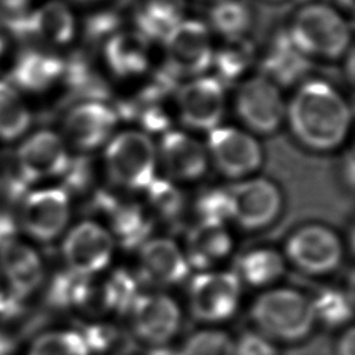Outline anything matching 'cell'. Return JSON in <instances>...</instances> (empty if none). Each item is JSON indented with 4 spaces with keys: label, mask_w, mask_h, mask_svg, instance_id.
I'll return each mask as SVG.
<instances>
[{
    "label": "cell",
    "mask_w": 355,
    "mask_h": 355,
    "mask_svg": "<svg viewBox=\"0 0 355 355\" xmlns=\"http://www.w3.org/2000/svg\"><path fill=\"white\" fill-rule=\"evenodd\" d=\"M288 122L308 148L326 151L340 146L351 126V108L327 82L308 80L291 98Z\"/></svg>",
    "instance_id": "obj_1"
},
{
    "label": "cell",
    "mask_w": 355,
    "mask_h": 355,
    "mask_svg": "<svg viewBox=\"0 0 355 355\" xmlns=\"http://www.w3.org/2000/svg\"><path fill=\"white\" fill-rule=\"evenodd\" d=\"M259 333L280 341H298L315 324L311 298L293 288H273L261 294L251 306Z\"/></svg>",
    "instance_id": "obj_2"
},
{
    "label": "cell",
    "mask_w": 355,
    "mask_h": 355,
    "mask_svg": "<svg viewBox=\"0 0 355 355\" xmlns=\"http://www.w3.org/2000/svg\"><path fill=\"white\" fill-rule=\"evenodd\" d=\"M288 36L306 57L337 58L349 46L351 28L333 7L309 4L294 17Z\"/></svg>",
    "instance_id": "obj_3"
},
{
    "label": "cell",
    "mask_w": 355,
    "mask_h": 355,
    "mask_svg": "<svg viewBox=\"0 0 355 355\" xmlns=\"http://www.w3.org/2000/svg\"><path fill=\"white\" fill-rule=\"evenodd\" d=\"M104 166L110 179L129 190H144L155 179L157 150L146 132L125 130L107 144Z\"/></svg>",
    "instance_id": "obj_4"
},
{
    "label": "cell",
    "mask_w": 355,
    "mask_h": 355,
    "mask_svg": "<svg viewBox=\"0 0 355 355\" xmlns=\"http://www.w3.org/2000/svg\"><path fill=\"white\" fill-rule=\"evenodd\" d=\"M241 282L232 272H202L189 287L191 315L205 323H219L229 319L237 309Z\"/></svg>",
    "instance_id": "obj_5"
},
{
    "label": "cell",
    "mask_w": 355,
    "mask_h": 355,
    "mask_svg": "<svg viewBox=\"0 0 355 355\" xmlns=\"http://www.w3.org/2000/svg\"><path fill=\"white\" fill-rule=\"evenodd\" d=\"M162 40L166 68L172 75L196 76L212 65L211 35L202 22L183 19Z\"/></svg>",
    "instance_id": "obj_6"
},
{
    "label": "cell",
    "mask_w": 355,
    "mask_h": 355,
    "mask_svg": "<svg viewBox=\"0 0 355 355\" xmlns=\"http://www.w3.org/2000/svg\"><path fill=\"white\" fill-rule=\"evenodd\" d=\"M115 240L103 225L85 220L72 227L62 241V258L69 272L94 276L112 259Z\"/></svg>",
    "instance_id": "obj_7"
},
{
    "label": "cell",
    "mask_w": 355,
    "mask_h": 355,
    "mask_svg": "<svg viewBox=\"0 0 355 355\" xmlns=\"http://www.w3.org/2000/svg\"><path fill=\"white\" fill-rule=\"evenodd\" d=\"M286 255L302 272L324 275L340 265L343 244L331 229L311 223L301 226L288 237Z\"/></svg>",
    "instance_id": "obj_8"
},
{
    "label": "cell",
    "mask_w": 355,
    "mask_h": 355,
    "mask_svg": "<svg viewBox=\"0 0 355 355\" xmlns=\"http://www.w3.org/2000/svg\"><path fill=\"white\" fill-rule=\"evenodd\" d=\"M229 191L230 218L244 229H261L280 214L282 193L269 179L255 178L239 182Z\"/></svg>",
    "instance_id": "obj_9"
},
{
    "label": "cell",
    "mask_w": 355,
    "mask_h": 355,
    "mask_svg": "<svg viewBox=\"0 0 355 355\" xmlns=\"http://www.w3.org/2000/svg\"><path fill=\"white\" fill-rule=\"evenodd\" d=\"M18 179L24 184L64 175L71 161L64 137L43 129L26 137L17 150Z\"/></svg>",
    "instance_id": "obj_10"
},
{
    "label": "cell",
    "mask_w": 355,
    "mask_h": 355,
    "mask_svg": "<svg viewBox=\"0 0 355 355\" xmlns=\"http://www.w3.org/2000/svg\"><path fill=\"white\" fill-rule=\"evenodd\" d=\"M236 110L245 126L262 135L277 130L286 115V104L277 85L263 75L250 78L241 85Z\"/></svg>",
    "instance_id": "obj_11"
},
{
    "label": "cell",
    "mask_w": 355,
    "mask_h": 355,
    "mask_svg": "<svg viewBox=\"0 0 355 355\" xmlns=\"http://www.w3.org/2000/svg\"><path fill=\"white\" fill-rule=\"evenodd\" d=\"M69 215L68 193L62 187H49L24 197L19 220L31 237L47 243L64 232Z\"/></svg>",
    "instance_id": "obj_12"
},
{
    "label": "cell",
    "mask_w": 355,
    "mask_h": 355,
    "mask_svg": "<svg viewBox=\"0 0 355 355\" xmlns=\"http://www.w3.org/2000/svg\"><path fill=\"white\" fill-rule=\"evenodd\" d=\"M207 154L229 178L250 175L262 164L259 143L250 133L230 126H216L209 130Z\"/></svg>",
    "instance_id": "obj_13"
},
{
    "label": "cell",
    "mask_w": 355,
    "mask_h": 355,
    "mask_svg": "<svg viewBox=\"0 0 355 355\" xmlns=\"http://www.w3.org/2000/svg\"><path fill=\"white\" fill-rule=\"evenodd\" d=\"M133 333L151 345L166 344L179 330L182 313L166 294H137L129 306Z\"/></svg>",
    "instance_id": "obj_14"
},
{
    "label": "cell",
    "mask_w": 355,
    "mask_h": 355,
    "mask_svg": "<svg viewBox=\"0 0 355 355\" xmlns=\"http://www.w3.org/2000/svg\"><path fill=\"white\" fill-rule=\"evenodd\" d=\"M182 122L193 129L212 130L225 111L222 82L215 78H194L183 85L176 96Z\"/></svg>",
    "instance_id": "obj_15"
},
{
    "label": "cell",
    "mask_w": 355,
    "mask_h": 355,
    "mask_svg": "<svg viewBox=\"0 0 355 355\" xmlns=\"http://www.w3.org/2000/svg\"><path fill=\"white\" fill-rule=\"evenodd\" d=\"M116 121V112L103 101H82L64 119V140L79 150H93L110 139Z\"/></svg>",
    "instance_id": "obj_16"
},
{
    "label": "cell",
    "mask_w": 355,
    "mask_h": 355,
    "mask_svg": "<svg viewBox=\"0 0 355 355\" xmlns=\"http://www.w3.org/2000/svg\"><path fill=\"white\" fill-rule=\"evenodd\" d=\"M189 268L184 252L171 239H150L140 245L139 269L154 284H178L187 277Z\"/></svg>",
    "instance_id": "obj_17"
},
{
    "label": "cell",
    "mask_w": 355,
    "mask_h": 355,
    "mask_svg": "<svg viewBox=\"0 0 355 355\" xmlns=\"http://www.w3.org/2000/svg\"><path fill=\"white\" fill-rule=\"evenodd\" d=\"M14 24L21 35L32 36L46 46H64L75 35V18L68 6L58 0L42 4Z\"/></svg>",
    "instance_id": "obj_18"
},
{
    "label": "cell",
    "mask_w": 355,
    "mask_h": 355,
    "mask_svg": "<svg viewBox=\"0 0 355 355\" xmlns=\"http://www.w3.org/2000/svg\"><path fill=\"white\" fill-rule=\"evenodd\" d=\"M159 158L169 178L175 180H197L208 166L205 147L183 132H166L162 136Z\"/></svg>",
    "instance_id": "obj_19"
},
{
    "label": "cell",
    "mask_w": 355,
    "mask_h": 355,
    "mask_svg": "<svg viewBox=\"0 0 355 355\" xmlns=\"http://www.w3.org/2000/svg\"><path fill=\"white\" fill-rule=\"evenodd\" d=\"M0 270L8 283V290L22 300L43 280L40 257L33 248L15 239L0 245Z\"/></svg>",
    "instance_id": "obj_20"
},
{
    "label": "cell",
    "mask_w": 355,
    "mask_h": 355,
    "mask_svg": "<svg viewBox=\"0 0 355 355\" xmlns=\"http://www.w3.org/2000/svg\"><path fill=\"white\" fill-rule=\"evenodd\" d=\"M233 248L225 223L198 222L187 234L184 257L189 266L207 270L223 261Z\"/></svg>",
    "instance_id": "obj_21"
},
{
    "label": "cell",
    "mask_w": 355,
    "mask_h": 355,
    "mask_svg": "<svg viewBox=\"0 0 355 355\" xmlns=\"http://www.w3.org/2000/svg\"><path fill=\"white\" fill-rule=\"evenodd\" d=\"M64 73V61L44 50H25L11 69V83L25 92H43Z\"/></svg>",
    "instance_id": "obj_22"
},
{
    "label": "cell",
    "mask_w": 355,
    "mask_h": 355,
    "mask_svg": "<svg viewBox=\"0 0 355 355\" xmlns=\"http://www.w3.org/2000/svg\"><path fill=\"white\" fill-rule=\"evenodd\" d=\"M105 60L119 76L137 75L148 65L150 39L139 31L116 32L105 44Z\"/></svg>",
    "instance_id": "obj_23"
},
{
    "label": "cell",
    "mask_w": 355,
    "mask_h": 355,
    "mask_svg": "<svg viewBox=\"0 0 355 355\" xmlns=\"http://www.w3.org/2000/svg\"><path fill=\"white\" fill-rule=\"evenodd\" d=\"M263 76L275 85H291L309 69L308 57L293 43L288 33L279 35L269 46L263 62Z\"/></svg>",
    "instance_id": "obj_24"
},
{
    "label": "cell",
    "mask_w": 355,
    "mask_h": 355,
    "mask_svg": "<svg viewBox=\"0 0 355 355\" xmlns=\"http://www.w3.org/2000/svg\"><path fill=\"white\" fill-rule=\"evenodd\" d=\"M104 211L110 216V233L126 247L143 244L150 233V218L146 211L133 202H118L104 200Z\"/></svg>",
    "instance_id": "obj_25"
},
{
    "label": "cell",
    "mask_w": 355,
    "mask_h": 355,
    "mask_svg": "<svg viewBox=\"0 0 355 355\" xmlns=\"http://www.w3.org/2000/svg\"><path fill=\"white\" fill-rule=\"evenodd\" d=\"M184 0H143L136 11L137 31L147 39H164L184 18Z\"/></svg>",
    "instance_id": "obj_26"
},
{
    "label": "cell",
    "mask_w": 355,
    "mask_h": 355,
    "mask_svg": "<svg viewBox=\"0 0 355 355\" xmlns=\"http://www.w3.org/2000/svg\"><path fill=\"white\" fill-rule=\"evenodd\" d=\"M284 272V259L273 248H255L239 258L236 276L239 280L262 287L276 282Z\"/></svg>",
    "instance_id": "obj_27"
},
{
    "label": "cell",
    "mask_w": 355,
    "mask_h": 355,
    "mask_svg": "<svg viewBox=\"0 0 355 355\" xmlns=\"http://www.w3.org/2000/svg\"><path fill=\"white\" fill-rule=\"evenodd\" d=\"M31 111L18 89L0 79V140L11 141L21 137L31 126Z\"/></svg>",
    "instance_id": "obj_28"
},
{
    "label": "cell",
    "mask_w": 355,
    "mask_h": 355,
    "mask_svg": "<svg viewBox=\"0 0 355 355\" xmlns=\"http://www.w3.org/2000/svg\"><path fill=\"white\" fill-rule=\"evenodd\" d=\"M252 60L254 46L244 36H240L226 39L225 44L214 51L212 64H215L220 79L230 82L241 76Z\"/></svg>",
    "instance_id": "obj_29"
},
{
    "label": "cell",
    "mask_w": 355,
    "mask_h": 355,
    "mask_svg": "<svg viewBox=\"0 0 355 355\" xmlns=\"http://www.w3.org/2000/svg\"><path fill=\"white\" fill-rule=\"evenodd\" d=\"M211 26L226 39L244 36L251 24L247 6L239 0H218L209 14Z\"/></svg>",
    "instance_id": "obj_30"
},
{
    "label": "cell",
    "mask_w": 355,
    "mask_h": 355,
    "mask_svg": "<svg viewBox=\"0 0 355 355\" xmlns=\"http://www.w3.org/2000/svg\"><path fill=\"white\" fill-rule=\"evenodd\" d=\"M311 302L315 320H320L330 327L347 323L352 313V298L341 290H322Z\"/></svg>",
    "instance_id": "obj_31"
},
{
    "label": "cell",
    "mask_w": 355,
    "mask_h": 355,
    "mask_svg": "<svg viewBox=\"0 0 355 355\" xmlns=\"http://www.w3.org/2000/svg\"><path fill=\"white\" fill-rule=\"evenodd\" d=\"M28 355H90V352L80 333L54 330L39 336Z\"/></svg>",
    "instance_id": "obj_32"
},
{
    "label": "cell",
    "mask_w": 355,
    "mask_h": 355,
    "mask_svg": "<svg viewBox=\"0 0 355 355\" xmlns=\"http://www.w3.org/2000/svg\"><path fill=\"white\" fill-rule=\"evenodd\" d=\"M144 190L147 193L148 207L155 216L171 220L180 215L184 201L182 193L172 182L154 179Z\"/></svg>",
    "instance_id": "obj_33"
},
{
    "label": "cell",
    "mask_w": 355,
    "mask_h": 355,
    "mask_svg": "<svg viewBox=\"0 0 355 355\" xmlns=\"http://www.w3.org/2000/svg\"><path fill=\"white\" fill-rule=\"evenodd\" d=\"M234 341L220 330L204 329L191 334L176 355H233Z\"/></svg>",
    "instance_id": "obj_34"
},
{
    "label": "cell",
    "mask_w": 355,
    "mask_h": 355,
    "mask_svg": "<svg viewBox=\"0 0 355 355\" xmlns=\"http://www.w3.org/2000/svg\"><path fill=\"white\" fill-rule=\"evenodd\" d=\"M200 222L225 223L230 218L229 191L222 189H211L204 191L196 204Z\"/></svg>",
    "instance_id": "obj_35"
},
{
    "label": "cell",
    "mask_w": 355,
    "mask_h": 355,
    "mask_svg": "<svg viewBox=\"0 0 355 355\" xmlns=\"http://www.w3.org/2000/svg\"><path fill=\"white\" fill-rule=\"evenodd\" d=\"M87 349L92 354H108L119 347L122 334L111 324H93L82 334Z\"/></svg>",
    "instance_id": "obj_36"
},
{
    "label": "cell",
    "mask_w": 355,
    "mask_h": 355,
    "mask_svg": "<svg viewBox=\"0 0 355 355\" xmlns=\"http://www.w3.org/2000/svg\"><path fill=\"white\" fill-rule=\"evenodd\" d=\"M233 355H277V352L263 334L245 333L234 343Z\"/></svg>",
    "instance_id": "obj_37"
},
{
    "label": "cell",
    "mask_w": 355,
    "mask_h": 355,
    "mask_svg": "<svg viewBox=\"0 0 355 355\" xmlns=\"http://www.w3.org/2000/svg\"><path fill=\"white\" fill-rule=\"evenodd\" d=\"M87 29H89V35L93 37H98V36H104L107 33H110V37L114 35L115 29H116V18L111 14H101L94 17L90 22H87Z\"/></svg>",
    "instance_id": "obj_38"
},
{
    "label": "cell",
    "mask_w": 355,
    "mask_h": 355,
    "mask_svg": "<svg viewBox=\"0 0 355 355\" xmlns=\"http://www.w3.org/2000/svg\"><path fill=\"white\" fill-rule=\"evenodd\" d=\"M337 355H355V331L348 327L337 343Z\"/></svg>",
    "instance_id": "obj_39"
},
{
    "label": "cell",
    "mask_w": 355,
    "mask_h": 355,
    "mask_svg": "<svg viewBox=\"0 0 355 355\" xmlns=\"http://www.w3.org/2000/svg\"><path fill=\"white\" fill-rule=\"evenodd\" d=\"M343 179H344V183H347L348 187L352 189V186H354V155H352V151H349L347 158L344 159Z\"/></svg>",
    "instance_id": "obj_40"
},
{
    "label": "cell",
    "mask_w": 355,
    "mask_h": 355,
    "mask_svg": "<svg viewBox=\"0 0 355 355\" xmlns=\"http://www.w3.org/2000/svg\"><path fill=\"white\" fill-rule=\"evenodd\" d=\"M14 348H15V344L12 338L8 334L0 333V355H11Z\"/></svg>",
    "instance_id": "obj_41"
},
{
    "label": "cell",
    "mask_w": 355,
    "mask_h": 355,
    "mask_svg": "<svg viewBox=\"0 0 355 355\" xmlns=\"http://www.w3.org/2000/svg\"><path fill=\"white\" fill-rule=\"evenodd\" d=\"M29 0H0V6L8 11H18L28 4Z\"/></svg>",
    "instance_id": "obj_42"
},
{
    "label": "cell",
    "mask_w": 355,
    "mask_h": 355,
    "mask_svg": "<svg viewBox=\"0 0 355 355\" xmlns=\"http://www.w3.org/2000/svg\"><path fill=\"white\" fill-rule=\"evenodd\" d=\"M337 3L349 11L354 8V0H337Z\"/></svg>",
    "instance_id": "obj_43"
},
{
    "label": "cell",
    "mask_w": 355,
    "mask_h": 355,
    "mask_svg": "<svg viewBox=\"0 0 355 355\" xmlns=\"http://www.w3.org/2000/svg\"><path fill=\"white\" fill-rule=\"evenodd\" d=\"M3 49H4V44H3V40H1V37H0V57H1V54H3Z\"/></svg>",
    "instance_id": "obj_44"
},
{
    "label": "cell",
    "mask_w": 355,
    "mask_h": 355,
    "mask_svg": "<svg viewBox=\"0 0 355 355\" xmlns=\"http://www.w3.org/2000/svg\"><path fill=\"white\" fill-rule=\"evenodd\" d=\"M80 1H86V0H80Z\"/></svg>",
    "instance_id": "obj_45"
}]
</instances>
